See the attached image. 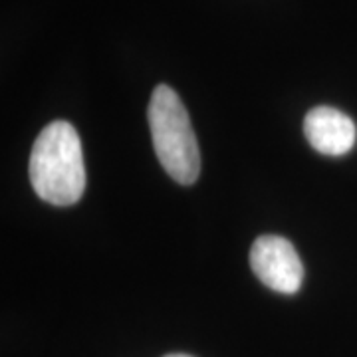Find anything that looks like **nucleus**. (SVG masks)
I'll return each instance as SVG.
<instances>
[{
  "label": "nucleus",
  "instance_id": "nucleus-3",
  "mask_svg": "<svg viewBox=\"0 0 357 357\" xmlns=\"http://www.w3.org/2000/svg\"><path fill=\"white\" fill-rule=\"evenodd\" d=\"M250 268L270 290L296 294L304 280V266L294 244L284 236H258L250 248Z\"/></svg>",
  "mask_w": 357,
  "mask_h": 357
},
{
  "label": "nucleus",
  "instance_id": "nucleus-1",
  "mask_svg": "<svg viewBox=\"0 0 357 357\" xmlns=\"http://www.w3.org/2000/svg\"><path fill=\"white\" fill-rule=\"evenodd\" d=\"M30 183L42 201L76 204L86 189L82 141L72 123L52 121L40 131L30 153Z\"/></svg>",
  "mask_w": 357,
  "mask_h": 357
},
{
  "label": "nucleus",
  "instance_id": "nucleus-2",
  "mask_svg": "<svg viewBox=\"0 0 357 357\" xmlns=\"http://www.w3.org/2000/svg\"><path fill=\"white\" fill-rule=\"evenodd\" d=\"M147 117L155 153L167 175L178 185H192L201 175V153L189 114L177 91L159 84L153 89Z\"/></svg>",
  "mask_w": 357,
  "mask_h": 357
},
{
  "label": "nucleus",
  "instance_id": "nucleus-5",
  "mask_svg": "<svg viewBox=\"0 0 357 357\" xmlns=\"http://www.w3.org/2000/svg\"><path fill=\"white\" fill-rule=\"evenodd\" d=\"M165 357H191V356H185V354H171V356H165Z\"/></svg>",
  "mask_w": 357,
  "mask_h": 357
},
{
  "label": "nucleus",
  "instance_id": "nucleus-4",
  "mask_svg": "<svg viewBox=\"0 0 357 357\" xmlns=\"http://www.w3.org/2000/svg\"><path fill=\"white\" fill-rule=\"evenodd\" d=\"M304 135L318 153L340 157L356 145L357 129L354 119L344 112L318 105L304 117Z\"/></svg>",
  "mask_w": 357,
  "mask_h": 357
}]
</instances>
